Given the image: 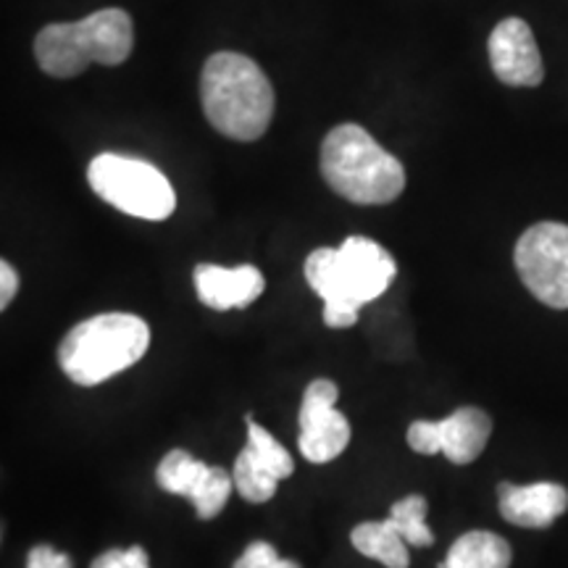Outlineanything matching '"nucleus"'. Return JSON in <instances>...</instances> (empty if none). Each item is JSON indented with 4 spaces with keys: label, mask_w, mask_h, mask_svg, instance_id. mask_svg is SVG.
Listing matches in <instances>:
<instances>
[{
    "label": "nucleus",
    "mask_w": 568,
    "mask_h": 568,
    "mask_svg": "<svg viewBox=\"0 0 568 568\" xmlns=\"http://www.w3.org/2000/svg\"><path fill=\"white\" fill-rule=\"evenodd\" d=\"M426 510H429V506H426L424 495H406L389 508L387 518L410 548H429L435 542V535L426 527Z\"/></svg>",
    "instance_id": "17"
},
{
    "label": "nucleus",
    "mask_w": 568,
    "mask_h": 568,
    "mask_svg": "<svg viewBox=\"0 0 568 568\" xmlns=\"http://www.w3.org/2000/svg\"><path fill=\"white\" fill-rule=\"evenodd\" d=\"M134 45L132 17L124 9H103L69 24H48L34 38L40 69L51 77H77L90 63L119 67Z\"/></svg>",
    "instance_id": "4"
},
{
    "label": "nucleus",
    "mask_w": 568,
    "mask_h": 568,
    "mask_svg": "<svg viewBox=\"0 0 568 568\" xmlns=\"http://www.w3.org/2000/svg\"><path fill=\"white\" fill-rule=\"evenodd\" d=\"M19 290V274L9 261L0 264V308H9Z\"/></svg>",
    "instance_id": "22"
},
{
    "label": "nucleus",
    "mask_w": 568,
    "mask_h": 568,
    "mask_svg": "<svg viewBox=\"0 0 568 568\" xmlns=\"http://www.w3.org/2000/svg\"><path fill=\"white\" fill-rule=\"evenodd\" d=\"M395 258L368 237H347L339 247H318L305 258V280L324 301V324L347 329L358 311L393 284Z\"/></svg>",
    "instance_id": "1"
},
{
    "label": "nucleus",
    "mask_w": 568,
    "mask_h": 568,
    "mask_svg": "<svg viewBox=\"0 0 568 568\" xmlns=\"http://www.w3.org/2000/svg\"><path fill=\"white\" fill-rule=\"evenodd\" d=\"M489 63L495 77L508 88H537L545 80L542 55L535 32L524 19H503L489 34Z\"/></svg>",
    "instance_id": "11"
},
{
    "label": "nucleus",
    "mask_w": 568,
    "mask_h": 568,
    "mask_svg": "<svg viewBox=\"0 0 568 568\" xmlns=\"http://www.w3.org/2000/svg\"><path fill=\"white\" fill-rule=\"evenodd\" d=\"M155 479L166 493L187 497L195 506L197 518H203V521H211L222 514L234 489L232 474H226L222 466L203 464L180 447L161 460L155 468Z\"/></svg>",
    "instance_id": "9"
},
{
    "label": "nucleus",
    "mask_w": 568,
    "mask_h": 568,
    "mask_svg": "<svg viewBox=\"0 0 568 568\" xmlns=\"http://www.w3.org/2000/svg\"><path fill=\"white\" fill-rule=\"evenodd\" d=\"M518 276L539 303L568 308V224L539 222L518 237Z\"/></svg>",
    "instance_id": "7"
},
{
    "label": "nucleus",
    "mask_w": 568,
    "mask_h": 568,
    "mask_svg": "<svg viewBox=\"0 0 568 568\" xmlns=\"http://www.w3.org/2000/svg\"><path fill=\"white\" fill-rule=\"evenodd\" d=\"M90 568H151V564H148V552L140 545H134V548L126 550L103 552V556L92 560Z\"/></svg>",
    "instance_id": "20"
},
{
    "label": "nucleus",
    "mask_w": 568,
    "mask_h": 568,
    "mask_svg": "<svg viewBox=\"0 0 568 568\" xmlns=\"http://www.w3.org/2000/svg\"><path fill=\"white\" fill-rule=\"evenodd\" d=\"M232 479L234 489H237L247 503L272 500L276 495V485H280V479H276L272 471H266V468L261 466V460L253 456L251 447H243V453L234 460Z\"/></svg>",
    "instance_id": "16"
},
{
    "label": "nucleus",
    "mask_w": 568,
    "mask_h": 568,
    "mask_svg": "<svg viewBox=\"0 0 568 568\" xmlns=\"http://www.w3.org/2000/svg\"><path fill=\"white\" fill-rule=\"evenodd\" d=\"M324 182L358 205H387L406 190V169L358 124H339L322 142Z\"/></svg>",
    "instance_id": "3"
},
{
    "label": "nucleus",
    "mask_w": 568,
    "mask_h": 568,
    "mask_svg": "<svg viewBox=\"0 0 568 568\" xmlns=\"http://www.w3.org/2000/svg\"><path fill=\"white\" fill-rule=\"evenodd\" d=\"M337 385L329 379L311 382L301 406V447L303 458L311 464H329L351 443V424L339 414Z\"/></svg>",
    "instance_id": "10"
},
{
    "label": "nucleus",
    "mask_w": 568,
    "mask_h": 568,
    "mask_svg": "<svg viewBox=\"0 0 568 568\" xmlns=\"http://www.w3.org/2000/svg\"><path fill=\"white\" fill-rule=\"evenodd\" d=\"M201 103L213 130L240 142L264 138L274 116L272 82L258 63L232 51L213 53L205 61Z\"/></svg>",
    "instance_id": "2"
},
{
    "label": "nucleus",
    "mask_w": 568,
    "mask_h": 568,
    "mask_svg": "<svg viewBox=\"0 0 568 568\" xmlns=\"http://www.w3.org/2000/svg\"><path fill=\"white\" fill-rule=\"evenodd\" d=\"M500 514L508 524L524 529H548L556 518L566 514L568 489L556 481H537V485H508L497 487Z\"/></svg>",
    "instance_id": "12"
},
{
    "label": "nucleus",
    "mask_w": 568,
    "mask_h": 568,
    "mask_svg": "<svg viewBox=\"0 0 568 568\" xmlns=\"http://www.w3.org/2000/svg\"><path fill=\"white\" fill-rule=\"evenodd\" d=\"M353 548L361 556L379 560L387 568H408V542L400 537V531L393 527V521H366L353 529Z\"/></svg>",
    "instance_id": "15"
},
{
    "label": "nucleus",
    "mask_w": 568,
    "mask_h": 568,
    "mask_svg": "<svg viewBox=\"0 0 568 568\" xmlns=\"http://www.w3.org/2000/svg\"><path fill=\"white\" fill-rule=\"evenodd\" d=\"M510 545L493 531H466L447 550V558L439 568H508Z\"/></svg>",
    "instance_id": "14"
},
{
    "label": "nucleus",
    "mask_w": 568,
    "mask_h": 568,
    "mask_svg": "<svg viewBox=\"0 0 568 568\" xmlns=\"http://www.w3.org/2000/svg\"><path fill=\"white\" fill-rule=\"evenodd\" d=\"M247 447H251L253 456L261 460V466H264L266 471H272L280 481L293 477L295 464L293 458H290V453L268 435L264 426L255 424L251 416H247Z\"/></svg>",
    "instance_id": "18"
},
{
    "label": "nucleus",
    "mask_w": 568,
    "mask_h": 568,
    "mask_svg": "<svg viewBox=\"0 0 568 568\" xmlns=\"http://www.w3.org/2000/svg\"><path fill=\"white\" fill-rule=\"evenodd\" d=\"M151 347V326L132 314H101L61 339L59 364L74 385L95 387L138 364Z\"/></svg>",
    "instance_id": "5"
},
{
    "label": "nucleus",
    "mask_w": 568,
    "mask_h": 568,
    "mask_svg": "<svg viewBox=\"0 0 568 568\" xmlns=\"http://www.w3.org/2000/svg\"><path fill=\"white\" fill-rule=\"evenodd\" d=\"M493 435V418L481 408L464 406L453 410L443 422H414L408 426L410 450L422 456H443L456 466L474 464L489 443Z\"/></svg>",
    "instance_id": "8"
},
{
    "label": "nucleus",
    "mask_w": 568,
    "mask_h": 568,
    "mask_svg": "<svg viewBox=\"0 0 568 568\" xmlns=\"http://www.w3.org/2000/svg\"><path fill=\"white\" fill-rule=\"evenodd\" d=\"M264 274L251 264L234 268L216 264L195 266V293L201 297V303L213 311L247 308L264 295Z\"/></svg>",
    "instance_id": "13"
},
{
    "label": "nucleus",
    "mask_w": 568,
    "mask_h": 568,
    "mask_svg": "<svg viewBox=\"0 0 568 568\" xmlns=\"http://www.w3.org/2000/svg\"><path fill=\"white\" fill-rule=\"evenodd\" d=\"M88 182L92 193L113 209L145 222H163L176 209L172 182L161 169L142 159L119 153L95 155L88 169Z\"/></svg>",
    "instance_id": "6"
},
{
    "label": "nucleus",
    "mask_w": 568,
    "mask_h": 568,
    "mask_svg": "<svg viewBox=\"0 0 568 568\" xmlns=\"http://www.w3.org/2000/svg\"><path fill=\"white\" fill-rule=\"evenodd\" d=\"M27 568H71V560L63 552L53 550L51 545H38L27 556Z\"/></svg>",
    "instance_id": "21"
},
{
    "label": "nucleus",
    "mask_w": 568,
    "mask_h": 568,
    "mask_svg": "<svg viewBox=\"0 0 568 568\" xmlns=\"http://www.w3.org/2000/svg\"><path fill=\"white\" fill-rule=\"evenodd\" d=\"M234 568H301L295 560L280 558L268 542H251L243 556L237 558Z\"/></svg>",
    "instance_id": "19"
}]
</instances>
